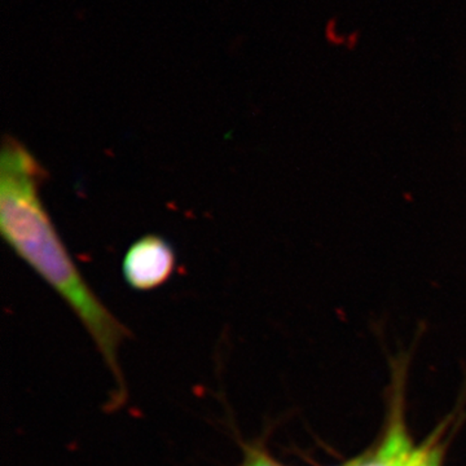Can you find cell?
<instances>
[{"label": "cell", "mask_w": 466, "mask_h": 466, "mask_svg": "<svg viewBox=\"0 0 466 466\" xmlns=\"http://www.w3.org/2000/svg\"><path fill=\"white\" fill-rule=\"evenodd\" d=\"M48 174L25 144L5 135L0 152V232L3 240L56 291L91 337L115 381L109 406L125 403L119 349L130 330L96 296L61 240L41 198Z\"/></svg>", "instance_id": "obj_1"}, {"label": "cell", "mask_w": 466, "mask_h": 466, "mask_svg": "<svg viewBox=\"0 0 466 466\" xmlns=\"http://www.w3.org/2000/svg\"><path fill=\"white\" fill-rule=\"evenodd\" d=\"M177 266L173 245L158 235H146L126 251L122 271L135 290L149 291L167 284Z\"/></svg>", "instance_id": "obj_2"}, {"label": "cell", "mask_w": 466, "mask_h": 466, "mask_svg": "<svg viewBox=\"0 0 466 466\" xmlns=\"http://www.w3.org/2000/svg\"><path fill=\"white\" fill-rule=\"evenodd\" d=\"M417 447L410 438L404 417L403 400L395 397L388 426L373 449L343 466H410Z\"/></svg>", "instance_id": "obj_3"}, {"label": "cell", "mask_w": 466, "mask_h": 466, "mask_svg": "<svg viewBox=\"0 0 466 466\" xmlns=\"http://www.w3.org/2000/svg\"><path fill=\"white\" fill-rule=\"evenodd\" d=\"M444 446L440 435L429 438L417 447L415 459L410 466H443Z\"/></svg>", "instance_id": "obj_4"}, {"label": "cell", "mask_w": 466, "mask_h": 466, "mask_svg": "<svg viewBox=\"0 0 466 466\" xmlns=\"http://www.w3.org/2000/svg\"><path fill=\"white\" fill-rule=\"evenodd\" d=\"M241 446L242 458L238 466H285L259 441L242 443Z\"/></svg>", "instance_id": "obj_5"}]
</instances>
